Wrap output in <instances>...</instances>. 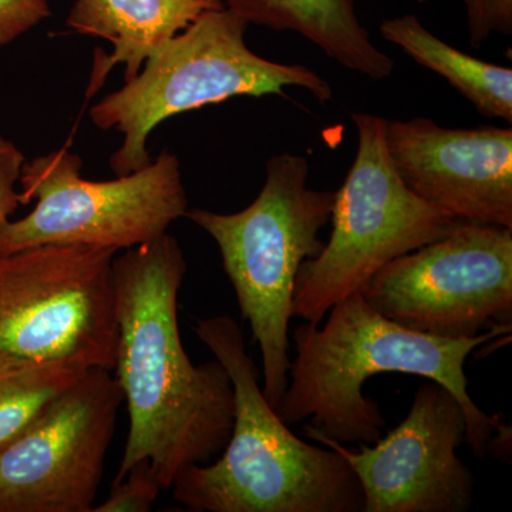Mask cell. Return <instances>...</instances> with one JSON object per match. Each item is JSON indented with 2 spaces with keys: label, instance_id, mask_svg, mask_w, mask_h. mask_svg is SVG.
Listing matches in <instances>:
<instances>
[{
  "label": "cell",
  "instance_id": "cell-5",
  "mask_svg": "<svg viewBox=\"0 0 512 512\" xmlns=\"http://www.w3.org/2000/svg\"><path fill=\"white\" fill-rule=\"evenodd\" d=\"M248 26L225 8L202 13L158 47L133 79L94 104V126L123 134L110 157L117 177L150 163L148 137L178 114L234 97L284 96L289 87L306 90L319 103L332 100V86L315 70L252 52L245 40Z\"/></svg>",
  "mask_w": 512,
  "mask_h": 512
},
{
  "label": "cell",
  "instance_id": "cell-4",
  "mask_svg": "<svg viewBox=\"0 0 512 512\" xmlns=\"http://www.w3.org/2000/svg\"><path fill=\"white\" fill-rule=\"evenodd\" d=\"M308 178L305 157L278 154L266 161L265 183L247 208L234 214L188 208L184 217L220 249L239 311L261 352L262 392L274 409L288 384L296 278L303 262L322 251L319 234L335 201V192L309 188Z\"/></svg>",
  "mask_w": 512,
  "mask_h": 512
},
{
  "label": "cell",
  "instance_id": "cell-21",
  "mask_svg": "<svg viewBox=\"0 0 512 512\" xmlns=\"http://www.w3.org/2000/svg\"><path fill=\"white\" fill-rule=\"evenodd\" d=\"M2 373H5V372H2V370H0V375H2Z\"/></svg>",
  "mask_w": 512,
  "mask_h": 512
},
{
  "label": "cell",
  "instance_id": "cell-7",
  "mask_svg": "<svg viewBox=\"0 0 512 512\" xmlns=\"http://www.w3.org/2000/svg\"><path fill=\"white\" fill-rule=\"evenodd\" d=\"M116 254L39 245L0 255V357L20 366L113 372L119 338Z\"/></svg>",
  "mask_w": 512,
  "mask_h": 512
},
{
  "label": "cell",
  "instance_id": "cell-19",
  "mask_svg": "<svg viewBox=\"0 0 512 512\" xmlns=\"http://www.w3.org/2000/svg\"><path fill=\"white\" fill-rule=\"evenodd\" d=\"M52 15L50 0H0V49Z\"/></svg>",
  "mask_w": 512,
  "mask_h": 512
},
{
  "label": "cell",
  "instance_id": "cell-11",
  "mask_svg": "<svg viewBox=\"0 0 512 512\" xmlns=\"http://www.w3.org/2000/svg\"><path fill=\"white\" fill-rule=\"evenodd\" d=\"M466 430L460 402L431 380L417 389L402 423L375 446L349 448L303 426L306 439L338 451L355 471L365 497L363 512L470 510L476 480L457 456V448L466 443Z\"/></svg>",
  "mask_w": 512,
  "mask_h": 512
},
{
  "label": "cell",
  "instance_id": "cell-15",
  "mask_svg": "<svg viewBox=\"0 0 512 512\" xmlns=\"http://www.w3.org/2000/svg\"><path fill=\"white\" fill-rule=\"evenodd\" d=\"M384 40L399 47L413 62L439 74L478 113L512 123V69L461 52L433 35L414 15L383 20Z\"/></svg>",
  "mask_w": 512,
  "mask_h": 512
},
{
  "label": "cell",
  "instance_id": "cell-12",
  "mask_svg": "<svg viewBox=\"0 0 512 512\" xmlns=\"http://www.w3.org/2000/svg\"><path fill=\"white\" fill-rule=\"evenodd\" d=\"M404 185L454 220L512 229V128H448L429 117L386 120Z\"/></svg>",
  "mask_w": 512,
  "mask_h": 512
},
{
  "label": "cell",
  "instance_id": "cell-17",
  "mask_svg": "<svg viewBox=\"0 0 512 512\" xmlns=\"http://www.w3.org/2000/svg\"><path fill=\"white\" fill-rule=\"evenodd\" d=\"M148 461H140L119 481H113L107 500L94 505L92 512H148L163 491Z\"/></svg>",
  "mask_w": 512,
  "mask_h": 512
},
{
  "label": "cell",
  "instance_id": "cell-13",
  "mask_svg": "<svg viewBox=\"0 0 512 512\" xmlns=\"http://www.w3.org/2000/svg\"><path fill=\"white\" fill-rule=\"evenodd\" d=\"M224 8L220 0H76L67 26L80 35L99 37L113 47L94 64L89 94L96 93L117 64L124 80L133 79L144 62L168 39L208 10Z\"/></svg>",
  "mask_w": 512,
  "mask_h": 512
},
{
  "label": "cell",
  "instance_id": "cell-20",
  "mask_svg": "<svg viewBox=\"0 0 512 512\" xmlns=\"http://www.w3.org/2000/svg\"><path fill=\"white\" fill-rule=\"evenodd\" d=\"M25 163L26 158L20 148L0 136V229L22 204L18 184Z\"/></svg>",
  "mask_w": 512,
  "mask_h": 512
},
{
  "label": "cell",
  "instance_id": "cell-16",
  "mask_svg": "<svg viewBox=\"0 0 512 512\" xmlns=\"http://www.w3.org/2000/svg\"><path fill=\"white\" fill-rule=\"evenodd\" d=\"M87 370L63 365L19 367L0 375V448L20 436Z\"/></svg>",
  "mask_w": 512,
  "mask_h": 512
},
{
  "label": "cell",
  "instance_id": "cell-8",
  "mask_svg": "<svg viewBox=\"0 0 512 512\" xmlns=\"http://www.w3.org/2000/svg\"><path fill=\"white\" fill-rule=\"evenodd\" d=\"M82 158L67 148L26 161L20 201L36 207L0 229V255L39 245L130 249L167 234L185 217L188 197L177 154L164 150L116 180L82 177Z\"/></svg>",
  "mask_w": 512,
  "mask_h": 512
},
{
  "label": "cell",
  "instance_id": "cell-2",
  "mask_svg": "<svg viewBox=\"0 0 512 512\" xmlns=\"http://www.w3.org/2000/svg\"><path fill=\"white\" fill-rule=\"evenodd\" d=\"M512 325L495 326L470 339H444L404 328L375 311L362 292L336 303L322 323L293 329L295 359L276 407L288 426H308L342 444H373L386 420L380 404L365 396L370 377L382 373L420 376L440 383L466 413V443L487 457L500 417L483 412L468 393L464 366L485 343L510 335Z\"/></svg>",
  "mask_w": 512,
  "mask_h": 512
},
{
  "label": "cell",
  "instance_id": "cell-9",
  "mask_svg": "<svg viewBox=\"0 0 512 512\" xmlns=\"http://www.w3.org/2000/svg\"><path fill=\"white\" fill-rule=\"evenodd\" d=\"M362 295L384 318L437 338L512 325V229L458 222L380 269Z\"/></svg>",
  "mask_w": 512,
  "mask_h": 512
},
{
  "label": "cell",
  "instance_id": "cell-3",
  "mask_svg": "<svg viewBox=\"0 0 512 512\" xmlns=\"http://www.w3.org/2000/svg\"><path fill=\"white\" fill-rule=\"evenodd\" d=\"M194 332L227 369L234 426L220 458L175 477L174 500L194 512H363L365 497L348 461L295 436L266 400L241 326L211 316Z\"/></svg>",
  "mask_w": 512,
  "mask_h": 512
},
{
  "label": "cell",
  "instance_id": "cell-14",
  "mask_svg": "<svg viewBox=\"0 0 512 512\" xmlns=\"http://www.w3.org/2000/svg\"><path fill=\"white\" fill-rule=\"evenodd\" d=\"M248 25L293 32L318 47L332 62L372 80L392 76V57L372 42L356 0H220Z\"/></svg>",
  "mask_w": 512,
  "mask_h": 512
},
{
  "label": "cell",
  "instance_id": "cell-1",
  "mask_svg": "<svg viewBox=\"0 0 512 512\" xmlns=\"http://www.w3.org/2000/svg\"><path fill=\"white\" fill-rule=\"evenodd\" d=\"M187 269L168 234L114 258L113 372L130 419L114 481L148 461L168 490L184 468L220 456L231 436L235 396L227 369L217 359L194 365L181 342L178 293Z\"/></svg>",
  "mask_w": 512,
  "mask_h": 512
},
{
  "label": "cell",
  "instance_id": "cell-10",
  "mask_svg": "<svg viewBox=\"0 0 512 512\" xmlns=\"http://www.w3.org/2000/svg\"><path fill=\"white\" fill-rule=\"evenodd\" d=\"M123 392L89 369L0 448V512H92Z\"/></svg>",
  "mask_w": 512,
  "mask_h": 512
},
{
  "label": "cell",
  "instance_id": "cell-6",
  "mask_svg": "<svg viewBox=\"0 0 512 512\" xmlns=\"http://www.w3.org/2000/svg\"><path fill=\"white\" fill-rule=\"evenodd\" d=\"M355 160L333 201L332 232L296 278L292 318L322 323L387 264L446 237L458 222L404 185L386 147V119L353 113Z\"/></svg>",
  "mask_w": 512,
  "mask_h": 512
},
{
  "label": "cell",
  "instance_id": "cell-18",
  "mask_svg": "<svg viewBox=\"0 0 512 512\" xmlns=\"http://www.w3.org/2000/svg\"><path fill=\"white\" fill-rule=\"evenodd\" d=\"M419 3L427 0H417ZM466 10L468 43L478 49L491 36L512 35V0H460Z\"/></svg>",
  "mask_w": 512,
  "mask_h": 512
}]
</instances>
